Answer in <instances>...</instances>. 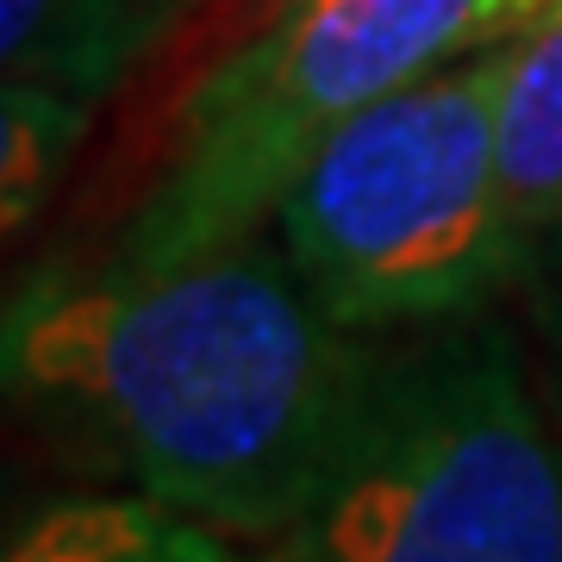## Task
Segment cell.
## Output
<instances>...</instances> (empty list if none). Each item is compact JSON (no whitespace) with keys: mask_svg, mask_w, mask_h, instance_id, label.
Masks as SVG:
<instances>
[{"mask_svg":"<svg viewBox=\"0 0 562 562\" xmlns=\"http://www.w3.org/2000/svg\"><path fill=\"white\" fill-rule=\"evenodd\" d=\"M181 13L188 0H0V81L101 106Z\"/></svg>","mask_w":562,"mask_h":562,"instance_id":"5","label":"cell"},{"mask_svg":"<svg viewBox=\"0 0 562 562\" xmlns=\"http://www.w3.org/2000/svg\"><path fill=\"white\" fill-rule=\"evenodd\" d=\"M7 538H13V519H7V506H0V550H7Z\"/></svg>","mask_w":562,"mask_h":562,"instance_id":"10","label":"cell"},{"mask_svg":"<svg viewBox=\"0 0 562 562\" xmlns=\"http://www.w3.org/2000/svg\"><path fill=\"white\" fill-rule=\"evenodd\" d=\"M550 0H276L181 94L162 162L88 262L157 276L257 238L362 106L462 50L513 38Z\"/></svg>","mask_w":562,"mask_h":562,"instance_id":"2","label":"cell"},{"mask_svg":"<svg viewBox=\"0 0 562 562\" xmlns=\"http://www.w3.org/2000/svg\"><path fill=\"white\" fill-rule=\"evenodd\" d=\"M257 562H562V450L501 325L375 344L331 482Z\"/></svg>","mask_w":562,"mask_h":562,"instance_id":"3","label":"cell"},{"mask_svg":"<svg viewBox=\"0 0 562 562\" xmlns=\"http://www.w3.org/2000/svg\"><path fill=\"white\" fill-rule=\"evenodd\" d=\"M369 375L375 338L344 331L262 232L157 276L63 257L0 301V401L244 543L319 501Z\"/></svg>","mask_w":562,"mask_h":562,"instance_id":"1","label":"cell"},{"mask_svg":"<svg viewBox=\"0 0 562 562\" xmlns=\"http://www.w3.org/2000/svg\"><path fill=\"white\" fill-rule=\"evenodd\" d=\"M94 125V101L0 81V250L25 238L57 201L69 162L81 157Z\"/></svg>","mask_w":562,"mask_h":562,"instance_id":"8","label":"cell"},{"mask_svg":"<svg viewBox=\"0 0 562 562\" xmlns=\"http://www.w3.org/2000/svg\"><path fill=\"white\" fill-rule=\"evenodd\" d=\"M550 301L562 306V225H557V250H550Z\"/></svg>","mask_w":562,"mask_h":562,"instance_id":"9","label":"cell"},{"mask_svg":"<svg viewBox=\"0 0 562 562\" xmlns=\"http://www.w3.org/2000/svg\"><path fill=\"white\" fill-rule=\"evenodd\" d=\"M501 44L362 106L276 206L281 257L344 331L387 338L482 313L531 250L494 144Z\"/></svg>","mask_w":562,"mask_h":562,"instance_id":"4","label":"cell"},{"mask_svg":"<svg viewBox=\"0 0 562 562\" xmlns=\"http://www.w3.org/2000/svg\"><path fill=\"white\" fill-rule=\"evenodd\" d=\"M501 188L525 244L562 225V0L501 44V94H494Z\"/></svg>","mask_w":562,"mask_h":562,"instance_id":"6","label":"cell"},{"mask_svg":"<svg viewBox=\"0 0 562 562\" xmlns=\"http://www.w3.org/2000/svg\"><path fill=\"white\" fill-rule=\"evenodd\" d=\"M0 562H257L157 501H69L13 525Z\"/></svg>","mask_w":562,"mask_h":562,"instance_id":"7","label":"cell"}]
</instances>
